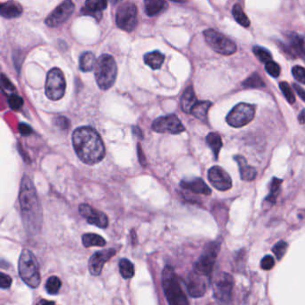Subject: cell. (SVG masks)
<instances>
[{"label":"cell","instance_id":"obj_1","mask_svg":"<svg viewBox=\"0 0 305 305\" xmlns=\"http://www.w3.org/2000/svg\"><path fill=\"white\" fill-rule=\"evenodd\" d=\"M72 146L81 161L87 165L102 161L106 155L103 141L98 132L90 126H82L73 131Z\"/></svg>","mask_w":305,"mask_h":305},{"label":"cell","instance_id":"obj_2","mask_svg":"<svg viewBox=\"0 0 305 305\" xmlns=\"http://www.w3.org/2000/svg\"><path fill=\"white\" fill-rule=\"evenodd\" d=\"M19 202L23 224L29 232L36 233L42 226V207L33 183L27 176L21 181Z\"/></svg>","mask_w":305,"mask_h":305},{"label":"cell","instance_id":"obj_3","mask_svg":"<svg viewBox=\"0 0 305 305\" xmlns=\"http://www.w3.org/2000/svg\"><path fill=\"white\" fill-rule=\"evenodd\" d=\"M162 287L169 304L186 305L189 303L180 284L179 278L170 266H166L162 271Z\"/></svg>","mask_w":305,"mask_h":305},{"label":"cell","instance_id":"obj_4","mask_svg":"<svg viewBox=\"0 0 305 305\" xmlns=\"http://www.w3.org/2000/svg\"><path fill=\"white\" fill-rule=\"evenodd\" d=\"M18 272L20 278L27 286L31 288H36L40 286L42 279L38 260L33 252L28 249H23L20 254Z\"/></svg>","mask_w":305,"mask_h":305},{"label":"cell","instance_id":"obj_5","mask_svg":"<svg viewBox=\"0 0 305 305\" xmlns=\"http://www.w3.org/2000/svg\"><path fill=\"white\" fill-rule=\"evenodd\" d=\"M94 72L99 88L104 91L110 89L114 85L118 75V66L114 57L107 54L100 56L96 63Z\"/></svg>","mask_w":305,"mask_h":305},{"label":"cell","instance_id":"obj_6","mask_svg":"<svg viewBox=\"0 0 305 305\" xmlns=\"http://www.w3.org/2000/svg\"><path fill=\"white\" fill-rule=\"evenodd\" d=\"M207 44L217 52L223 56H231L237 52V45L230 39L225 37L213 29H208L203 32Z\"/></svg>","mask_w":305,"mask_h":305},{"label":"cell","instance_id":"obj_7","mask_svg":"<svg viewBox=\"0 0 305 305\" xmlns=\"http://www.w3.org/2000/svg\"><path fill=\"white\" fill-rule=\"evenodd\" d=\"M65 77L61 70L58 68H52L47 75L45 92L46 95L51 100H58L65 95Z\"/></svg>","mask_w":305,"mask_h":305},{"label":"cell","instance_id":"obj_8","mask_svg":"<svg viewBox=\"0 0 305 305\" xmlns=\"http://www.w3.org/2000/svg\"><path fill=\"white\" fill-rule=\"evenodd\" d=\"M137 7L132 2L121 5L116 14V23L123 31L131 32L137 25Z\"/></svg>","mask_w":305,"mask_h":305},{"label":"cell","instance_id":"obj_9","mask_svg":"<svg viewBox=\"0 0 305 305\" xmlns=\"http://www.w3.org/2000/svg\"><path fill=\"white\" fill-rule=\"evenodd\" d=\"M255 117V107L251 104H237L226 117V122L229 126L236 128L243 127L252 122Z\"/></svg>","mask_w":305,"mask_h":305},{"label":"cell","instance_id":"obj_10","mask_svg":"<svg viewBox=\"0 0 305 305\" xmlns=\"http://www.w3.org/2000/svg\"><path fill=\"white\" fill-rule=\"evenodd\" d=\"M220 244L218 242L210 243L207 246L201 257L194 265V271L210 277L213 271L214 265L219 252Z\"/></svg>","mask_w":305,"mask_h":305},{"label":"cell","instance_id":"obj_11","mask_svg":"<svg viewBox=\"0 0 305 305\" xmlns=\"http://www.w3.org/2000/svg\"><path fill=\"white\" fill-rule=\"evenodd\" d=\"M234 279L226 272H219L213 280L214 297L221 302H228L232 297Z\"/></svg>","mask_w":305,"mask_h":305},{"label":"cell","instance_id":"obj_12","mask_svg":"<svg viewBox=\"0 0 305 305\" xmlns=\"http://www.w3.org/2000/svg\"><path fill=\"white\" fill-rule=\"evenodd\" d=\"M154 132L161 133V134H179L185 131V127L183 126L180 119L176 115H168L163 116L161 118L155 119L151 126Z\"/></svg>","mask_w":305,"mask_h":305},{"label":"cell","instance_id":"obj_13","mask_svg":"<svg viewBox=\"0 0 305 305\" xmlns=\"http://www.w3.org/2000/svg\"><path fill=\"white\" fill-rule=\"evenodd\" d=\"M74 8L75 6L72 0L63 1L47 17V25L51 28L60 26L71 17L74 12Z\"/></svg>","mask_w":305,"mask_h":305},{"label":"cell","instance_id":"obj_14","mask_svg":"<svg viewBox=\"0 0 305 305\" xmlns=\"http://www.w3.org/2000/svg\"><path fill=\"white\" fill-rule=\"evenodd\" d=\"M210 283V277L193 271L187 278L186 286L188 293L192 297H202L206 294Z\"/></svg>","mask_w":305,"mask_h":305},{"label":"cell","instance_id":"obj_15","mask_svg":"<svg viewBox=\"0 0 305 305\" xmlns=\"http://www.w3.org/2000/svg\"><path fill=\"white\" fill-rule=\"evenodd\" d=\"M78 210H79L81 216L84 217L89 224L96 225L99 228L107 227L108 218H107V215L103 212L96 210L92 206H90L89 204H85V203L79 205Z\"/></svg>","mask_w":305,"mask_h":305},{"label":"cell","instance_id":"obj_16","mask_svg":"<svg viewBox=\"0 0 305 305\" xmlns=\"http://www.w3.org/2000/svg\"><path fill=\"white\" fill-rule=\"evenodd\" d=\"M117 253L115 248L105 249L92 254L89 260V271L92 276H99L102 272L104 265Z\"/></svg>","mask_w":305,"mask_h":305},{"label":"cell","instance_id":"obj_17","mask_svg":"<svg viewBox=\"0 0 305 305\" xmlns=\"http://www.w3.org/2000/svg\"><path fill=\"white\" fill-rule=\"evenodd\" d=\"M208 178L210 183L219 191H227L232 187V179L228 173L221 167L214 166L208 172Z\"/></svg>","mask_w":305,"mask_h":305},{"label":"cell","instance_id":"obj_18","mask_svg":"<svg viewBox=\"0 0 305 305\" xmlns=\"http://www.w3.org/2000/svg\"><path fill=\"white\" fill-rule=\"evenodd\" d=\"M107 0H86L82 14L84 16H92L97 21L102 17V12L107 8Z\"/></svg>","mask_w":305,"mask_h":305},{"label":"cell","instance_id":"obj_19","mask_svg":"<svg viewBox=\"0 0 305 305\" xmlns=\"http://www.w3.org/2000/svg\"><path fill=\"white\" fill-rule=\"evenodd\" d=\"M180 186L184 190L192 192L196 195H211V190H210V187L207 185L206 183L202 178L183 180L180 183Z\"/></svg>","mask_w":305,"mask_h":305},{"label":"cell","instance_id":"obj_20","mask_svg":"<svg viewBox=\"0 0 305 305\" xmlns=\"http://www.w3.org/2000/svg\"><path fill=\"white\" fill-rule=\"evenodd\" d=\"M235 161H237L238 167H239V172H240L242 180L251 182L252 180L255 179L256 176H257V171H256L255 168L250 166L244 157L240 156V155L236 156Z\"/></svg>","mask_w":305,"mask_h":305},{"label":"cell","instance_id":"obj_21","mask_svg":"<svg viewBox=\"0 0 305 305\" xmlns=\"http://www.w3.org/2000/svg\"><path fill=\"white\" fill-rule=\"evenodd\" d=\"M197 99H196V95H195V90L193 88V86H189L187 87L184 92H183V95L181 97V107H182V110L184 113H191L193 107H195V104L197 103Z\"/></svg>","mask_w":305,"mask_h":305},{"label":"cell","instance_id":"obj_22","mask_svg":"<svg viewBox=\"0 0 305 305\" xmlns=\"http://www.w3.org/2000/svg\"><path fill=\"white\" fill-rule=\"evenodd\" d=\"M145 13L149 16L160 15L168 8L165 0H144Z\"/></svg>","mask_w":305,"mask_h":305},{"label":"cell","instance_id":"obj_23","mask_svg":"<svg viewBox=\"0 0 305 305\" xmlns=\"http://www.w3.org/2000/svg\"><path fill=\"white\" fill-rule=\"evenodd\" d=\"M0 13H1V16H3L4 18L12 19V18L19 17L23 13V9L20 6L14 2H7V3L1 4Z\"/></svg>","mask_w":305,"mask_h":305},{"label":"cell","instance_id":"obj_24","mask_svg":"<svg viewBox=\"0 0 305 305\" xmlns=\"http://www.w3.org/2000/svg\"><path fill=\"white\" fill-rule=\"evenodd\" d=\"M143 60H144L145 64L149 65L150 68L156 70V69L161 68V65H163L165 61V56L160 51L155 50L152 52L145 54Z\"/></svg>","mask_w":305,"mask_h":305},{"label":"cell","instance_id":"obj_25","mask_svg":"<svg viewBox=\"0 0 305 305\" xmlns=\"http://www.w3.org/2000/svg\"><path fill=\"white\" fill-rule=\"evenodd\" d=\"M82 242L85 248H89L92 246H98V247H104L107 242L103 237H100L97 234H84L82 237Z\"/></svg>","mask_w":305,"mask_h":305},{"label":"cell","instance_id":"obj_26","mask_svg":"<svg viewBox=\"0 0 305 305\" xmlns=\"http://www.w3.org/2000/svg\"><path fill=\"white\" fill-rule=\"evenodd\" d=\"M211 106H212V103L208 100L197 101L195 107H193L191 113L195 116L196 119H200L202 121H205L207 119V116H208V112Z\"/></svg>","mask_w":305,"mask_h":305},{"label":"cell","instance_id":"obj_27","mask_svg":"<svg viewBox=\"0 0 305 305\" xmlns=\"http://www.w3.org/2000/svg\"><path fill=\"white\" fill-rule=\"evenodd\" d=\"M96 63H97V60H96L94 54L88 51V52H84L81 56L79 65L83 72H90L95 67Z\"/></svg>","mask_w":305,"mask_h":305},{"label":"cell","instance_id":"obj_28","mask_svg":"<svg viewBox=\"0 0 305 305\" xmlns=\"http://www.w3.org/2000/svg\"><path fill=\"white\" fill-rule=\"evenodd\" d=\"M206 141L210 149L213 151L214 156L217 159L223 145L221 136L217 133H210L207 135Z\"/></svg>","mask_w":305,"mask_h":305},{"label":"cell","instance_id":"obj_29","mask_svg":"<svg viewBox=\"0 0 305 305\" xmlns=\"http://www.w3.org/2000/svg\"><path fill=\"white\" fill-rule=\"evenodd\" d=\"M119 271L120 274L125 279H132L134 276L135 271H134V264L128 259H120L119 261Z\"/></svg>","mask_w":305,"mask_h":305},{"label":"cell","instance_id":"obj_30","mask_svg":"<svg viewBox=\"0 0 305 305\" xmlns=\"http://www.w3.org/2000/svg\"><path fill=\"white\" fill-rule=\"evenodd\" d=\"M282 182V180L276 178V177L273 178L271 182V193L265 200V202H267L268 204H270L271 206H272V204H274L275 202H277V198L280 193Z\"/></svg>","mask_w":305,"mask_h":305},{"label":"cell","instance_id":"obj_31","mask_svg":"<svg viewBox=\"0 0 305 305\" xmlns=\"http://www.w3.org/2000/svg\"><path fill=\"white\" fill-rule=\"evenodd\" d=\"M232 14H233L235 20L240 25L245 27V28L250 26V20H249L248 16L245 15V13L243 10L240 4H236L234 6Z\"/></svg>","mask_w":305,"mask_h":305},{"label":"cell","instance_id":"obj_32","mask_svg":"<svg viewBox=\"0 0 305 305\" xmlns=\"http://www.w3.org/2000/svg\"><path fill=\"white\" fill-rule=\"evenodd\" d=\"M244 87L248 88H263L265 83L257 72H253L243 83Z\"/></svg>","mask_w":305,"mask_h":305},{"label":"cell","instance_id":"obj_33","mask_svg":"<svg viewBox=\"0 0 305 305\" xmlns=\"http://www.w3.org/2000/svg\"><path fill=\"white\" fill-rule=\"evenodd\" d=\"M61 286L62 282L60 279L56 276H53V277H50V279L47 280L45 288H46L48 294H57L61 288Z\"/></svg>","mask_w":305,"mask_h":305},{"label":"cell","instance_id":"obj_34","mask_svg":"<svg viewBox=\"0 0 305 305\" xmlns=\"http://www.w3.org/2000/svg\"><path fill=\"white\" fill-rule=\"evenodd\" d=\"M253 54L255 55L256 57L259 59V61L262 63H268V62L272 60V56L269 50L261 48V47L256 46L253 48Z\"/></svg>","mask_w":305,"mask_h":305},{"label":"cell","instance_id":"obj_35","mask_svg":"<svg viewBox=\"0 0 305 305\" xmlns=\"http://www.w3.org/2000/svg\"><path fill=\"white\" fill-rule=\"evenodd\" d=\"M279 87H280V90L283 92L284 96L286 97V100L289 103L294 104L295 102V96L290 87L289 84H287L286 82H282L279 84Z\"/></svg>","mask_w":305,"mask_h":305},{"label":"cell","instance_id":"obj_36","mask_svg":"<svg viewBox=\"0 0 305 305\" xmlns=\"http://www.w3.org/2000/svg\"><path fill=\"white\" fill-rule=\"evenodd\" d=\"M8 102L9 107H11L13 110H19L20 108L23 107V99L16 93H12L8 97Z\"/></svg>","mask_w":305,"mask_h":305},{"label":"cell","instance_id":"obj_37","mask_svg":"<svg viewBox=\"0 0 305 305\" xmlns=\"http://www.w3.org/2000/svg\"><path fill=\"white\" fill-rule=\"evenodd\" d=\"M287 247H288V244H286V242H284V241H279V243L275 244L272 251L274 252L277 259H282L284 255H285V253H286Z\"/></svg>","mask_w":305,"mask_h":305},{"label":"cell","instance_id":"obj_38","mask_svg":"<svg viewBox=\"0 0 305 305\" xmlns=\"http://www.w3.org/2000/svg\"><path fill=\"white\" fill-rule=\"evenodd\" d=\"M265 69H266L268 73H269L270 75H271V77H274V78L279 77V74H280V72H281V69H280V66H279V64H277L276 62L272 61V60L266 63Z\"/></svg>","mask_w":305,"mask_h":305},{"label":"cell","instance_id":"obj_39","mask_svg":"<svg viewBox=\"0 0 305 305\" xmlns=\"http://www.w3.org/2000/svg\"><path fill=\"white\" fill-rule=\"evenodd\" d=\"M292 73L295 80H297L299 83L305 84V68L301 67L299 65L294 66L292 69Z\"/></svg>","mask_w":305,"mask_h":305},{"label":"cell","instance_id":"obj_40","mask_svg":"<svg viewBox=\"0 0 305 305\" xmlns=\"http://www.w3.org/2000/svg\"><path fill=\"white\" fill-rule=\"evenodd\" d=\"M2 79H1V86H2V91L3 92H8V93H14L16 92V87L11 84L8 78L5 77V74H2Z\"/></svg>","mask_w":305,"mask_h":305},{"label":"cell","instance_id":"obj_41","mask_svg":"<svg viewBox=\"0 0 305 305\" xmlns=\"http://www.w3.org/2000/svg\"><path fill=\"white\" fill-rule=\"evenodd\" d=\"M275 266V259L272 256L267 255L261 259L260 262V267L262 268L264 271H271L272 268Z\"/></svg>","mask_w":305,"mask_h":305},{"label":"cell","instance_id":"obj_42","mask_svg":"<svg viewBox=\"0 0 305 305\" xmlns=\"http://www.w3.org/2000/svg\"><path fill=\"white\" fill-rule=\"evenodd\" d=\"M0 286L2 289H6L10 287L12 285V279L8 276V275L5 274V273H1L0 275Z\"/></svg>","mask_w":305,"mask_h":305},{"label":"cell","instance_id":"obj_43","mask_svg":"<svg viewBox=\"0 0 305 305\" xmlns=\"http://www.w3.org/2000/svg\"><path fill=\"white\" fill-rule=\"evenodd\" d=\"M55 123H56L57 126L60 127L61 129H67L69 126H70L68 119L65 118V117H58V118L55 119Z\"/></svg>","mask_w":305,"mask_h":305},{"label":"cell","instance_id":"obj_44","mask_svg":"<svg viewBox=\"0 0 305 305\" xmlns=\"http://www.w3.org/2000/svg\"><path fill=\"white\" fill-rule=\"evenodd\" d=\"M18 130H19L20 134L23 135V136H28V135H31L32 134V129H31V126L24 123H21L19 126H18Z\"/></svg>","mask_w":305,"mask_h":305},{"label":"cell","instance_id":"obj_45","mask_svg":"<svg viewBox=\"0 0 305 305\" xmlns=\"http://www.w3.org/2000/svg\"><path fill=\"white\" fill-rule=\"evenodd\" d=\"M293 86H294L295 92H297L298 96H299L303 101H305V90H303V89L301 88V86H299L297 84H294Z\"/></svg>","mask_w":305,"mask_h":305},{"label":"cell","instance_id":"obj_46","mask_svg":"<svg viewBox=\"0 0 305 305\" xmlns=\"http://www.w3.org/2000/svg\"><path fill=\"white\" fill-rule=\"evenodd\" d=\"M138 155H139V161L142 166H146V160H145L144 153L141 150V144H138Z\"/></svg>","mask_w":305,"mask_h":305},{"label":"cell","instance_id":"obj_47","mask_svg":"<svg viewBox=\"0 0 305 305\" xmlns=\"http://www.w3.org/2000/svg\"><path fill=\"white\" fill-rule=\"evenodd\" d=\"M173 2H175V3H184V2H186V0H171Z\"/></svg>","mask_w":305,"mask_h":305},{"label":"cell","instance_id":"obj_48","mask_svg":"<svg viewBox=\"0 0 305 305\" xmlns=\"http://www.w3.org/2000/svg\"><path fill=\"white\" fill-rule=\"evenodd\" d=\"M108 1H110V3H112V4H117V3H119L122 0H108Z\"/></svg>","mask_w":305,"mask_h":305}]
</instances>
